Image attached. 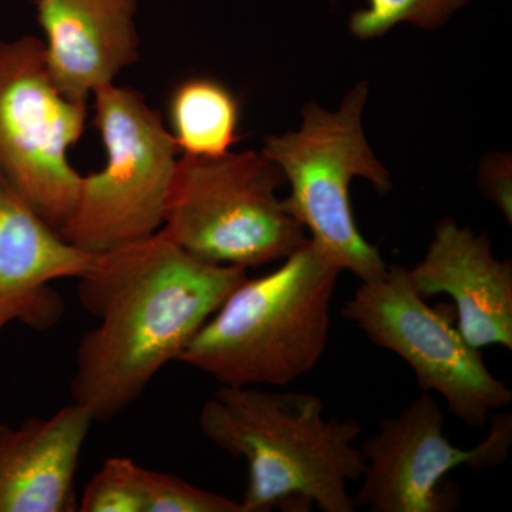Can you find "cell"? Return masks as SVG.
<instances>
[{
	"mask_svg": "<svg viewBox=\"0 0 512 512\" xmlns=\"http://www.w3.org/2000/svg\"><path fill=\"white\" fill-rule=\"evenodd\" d=\"M483 190L487 198L503 211L507 221L511 222V175L507 165H490L485 168Z\"/></svg>",
	"mask_w": 512,
	"mask_h": 512,
	"instance_id": "cell-18",
	"label": "cell"
},
{
	"mask_svg": "<svg viewBox=\"0 0 512 512\" xmlns=\"http://www.w3.org/2000/svg\"><path fill=\"white\" fill-rule=\"evenodd\" d=\"M93 96L107 161L82 177L72 218L59 234L84 251L104 252L163 227L180 148L143 94L110 83Z\"/></svg>",
	"mask_w": 512,
	"mask_h": 512,
	"instance_id": "cell-6",
	"label": "cell"
},
{
	"mask_svg": "<svg viewBox=\"0 0 512 512\" xmlns=\"http://www.w3.org/2000/svg\"><path fill=\"white\" fill-rule=\"evenodd\" d=\"M470 2L471 0H367V8L356 10L350 16L349 29L359 40L383 37L402 23L424 30L439 29Z\"/></svg>",
	"mask_w": 512,
	"mask_h": 512,
	"instance_id": "cell-15",
	"label": "cell"
},
{
	"mask_svg": "<svg viewBox=\"0 0 512 512\" xmlns=\"http://www.w3.org/2000/svg\"><path fill=\"white\" fill-rule=\"evenodd\" d=\"M367 97L369 84L360 82L346 93L336 111L306 104L298 130L266 137L262 148L291 184L286 208L311 234L313 248L330 265L350 272L360 282L382 278L387 264L357 228L350 185L355 178H363L379 194L393 188L389 171L373 153L363 130Z\"/></svg>",
	"mask_w": 512,
	"mask_h": 512,
	"instance_id": "cell-4",
	"label": "cell"
},
{
	"mask_svg": "<svg viewBox=\"0 0 512 512\" xmlns=\"http://www.w3.org/2000/svg\"><path fill=\"white\" fill-rule=\"evenodd\" d=\"M86 117L87 103L53 82L43 40H0V177L57 232L79 200L83 175L67 153Z\"/></svg>",
	"mask_w": 512,
	"mask_h": 512,
	"instance_id": "cell-7",
	"label": "cell"
},
{
	"mask_svg": "<svg viewBox=\"0 0 512 512\" xmlns=\"http://www.w3.org/2000/svg\"><path fill=\"white\" fill-rule=\"evenodd\" d=\"M99 252L74 247L0 177V333L10 322L45 332L64 313L59 279L84 278Z\"/></svg>",
	"mask_w": 512,
	"mask_h": 512,
	"instance_id": "cell-10",
	"label": "cell"
},
{
	"mask_svg": "<svg viewBox=\"0 0 512 512\" xmlns=\"http://www.w3.org/2000/svg\"><path fill=\"white\" fill-rule=\"evenodd\" d=\"M170 119L177 146L188 156H222L239 138L237 97L207 77L188 79L175 87Z\"/></svg>",
	"mask_w": 512,
	"mask_h": 512,
	"instance_id": "cell-14",
	"label": "cell"
},
{
	"mask_svg": "<svg viewBox=\"0 0 512 512\" xmlns=\"http://www.w3.org/2000/svg\"><path fill=\"white\" fill-rule=\"evenodd\" d=\"M93 423L73 402L49 419L0 423V512L79 510L74 478Z\"/></svg>",
	"mask_w": 512,
	"mask_h": 512,
	"instance_id": "cell-13",
	"label": "cell"
},
{
	"mask_svg": "<svg viewBox=\"0 0 512 512\" xmlns=\"http://www.w3.org/2000/svg\"><path fill=\"white\" fill-rule=\"evenodd\" d=\"M141 512H244L241 501L195 487L173 474L136 467Z\"/></svg>",
	"mask_w": 512,
	"mask_h": 512,
	"instance_id": "cell-16",
	"label": "cell"
},
{
	"mask_svg": "<svg viewBox=\"0 0 512 512\" xmlns=\"http://www.w3.org/2000/svg\"><path fill=\"white\" fill-rule=\"evenodd\" d=\"M140 0H37L50 76L67 99L87 103L140 60Z\"/></svg>",
	"mask_w": 512,
	"mask_h": 512,
	"instance_id": "cell-12",
	"label": "cell"
},
{
	"mask_svg": "<svg viewBox=\"0 0 512 512\" xmlns=\"http://www.w3.org/2000/svg\"><path fill=\"white\" fill-rule=\"evenodd\" d=\"M198 423L211 443L247 463L244 512L288 505L356 510L348 484L365 471L356 447L362 426L355 419H326L316 394L220 384Z\"/></svg>",
	"mask_w": 512,
	"mask_h": 512,
	"instance_id": "cell-2",
	"label": "cell"
},
{
	"mask_svg": "<svg viewBox=\"0 0 512 512\" xmlns=\"http://www.w3.org/2000/svg\"><path fill=\"white\" fill-rule=\"evenodd\" d=\"M367 339L412 369L424 393L443 397L448 412L480 429L512 402V390L485 365L457 328L456 313L433 308L402 265H387L375 281L360 282L342 309Z\"/></svg>",
	"mask_w": 512,
	"mask_h": 512,
	"instance_id": "cell-8",
	"label": "cell"
},
{
	"mask_svg": "<svg viewBox=\"0 0 512 512\" xmlns=\"http://www.w3.org/2000/svg\"><path fill=\"white\" fill-rule=\"evenodd\" d=\"M339 275L308 238L275 271L237 286L178 362L224 386H288L325 355Z\"/></svg>",
	"mask_w": 512,
	"mask_h": 512,
	"instance_id": "cell-3",
	"label": "cell"
},
{
	"mask_svg": "<svg viewBox=\"0 0 512 512\" xmlns=\"http://www.w3.org/2000/svg\"><path fill=\"white\" fill-rule=\"evenodd\" d=\"M423 298L448 295L457 328L473 348L512 349V265L494 255L487 234L444 218L434 227L426 255L409 269Z\"/></svg>",
	"mask_w": 512,
	"mask_h": 512,
	"instance_id": "cell-11",
	"label": "cell"
},
{
	"mask_svg": "<svg viewBox=\"0 0 512 512\" xmlns=\"http://www.w3.org/2000/svg\"><path fill=\"white\" fill-rule=\"evenodd\" d=\"M137 463L128 457L104 460L84 488L82 512H141L136 488Z\"/></svg>",
	"mask_w": 512,
	"mask_h": 512,
	"instance_id": "cell-17",
	"label": "cell"
},
{
	"mask_svg": "<svg viewBox=\"0 0 512 512\" xmlns=\"http://www.w3.org/2000/svg\"><path fill=\"white\" fill-rule=\"evenodd\" d=\"M485 440L470 450L450 443L443 410L433 394L423 393L396 417L380 423L363 444L365 471L353 495L355 508L372 512H447L457 501L440 490L458 467L500 466L512 444L511 413L491 414Z\"/></svg>",
	"mask_w": 512,
	"mask_h": 512,
	"instance_id": "cell-9",
	"label": "cell"
},
{
	"mask_svg": "<svg viewBox=\"0 0 512 512\" xmlns=\"http://www.w3.org/2000/svg\"><path fill=\"white\" fill-rule=\"evenodd\" d=\"M247 278V269L194 258L163 229L99 252L77 286L99 326L77 346L72 402L99 423L119 416Z\"/></svg>",
	"mask_w": 512,
	"mask_h": 512,
	"instance_id": "cell-1",
	"label": "cell"
},
{
	"mask_svg": "<svg viewBox=\"0 0 512 512\" xmlns=\"http://www.w3.org/2000/svg\"><path fill=\"white\" fill-rule=\"evenodd\" d=\"M285 183L281 168L262 151L184 154L161 229L208 264L248 269L284 261L308 241L301 222L276 197Z\"/></svg>",
	"mask_w": 512,
	"mask_h": 512,
	"instance_id": "cell-5",
	"label": "cell"
}]
</instances>
